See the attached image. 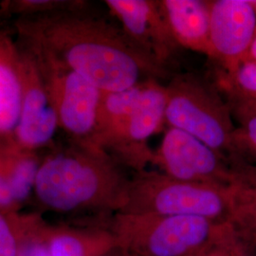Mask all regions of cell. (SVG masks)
I'll return each instance as SVG.
<instances>
[{
  "instance_id": "1",
  "label": "cell",
  "mask_w": 256,
  "mask_h": 256,
  "mask_svg": "<svg viewBox=\"0 0 256 256\" xmlns=\"http://www.w3.org/2000/svg\"><path fill=\"white\" fill-rule=\"evenodd\" d=\"M18 40L52 55L102 92H117L162 76L122 28L86 9L14 20Z\"/></svg>"
},
{
  "instance_id": "2",
  "label": "cell",
  "mask_w": 256,
  "mask_h": 256,
  "mask_svg": "<svg viewBox=\"0 0 256 256\" xmlns=\"http://www.w3.org/2000/svg\"><path fill=\"white\" fill-rule=\"evenodd\" d=\"M129 182L106 151L70 140L42 158L34 194L44 209L58 214L113 216L126 206Z\"/></svg>"
},
{
  "instance_id": "3",
  "label": "cell",
  "mask_w": 256,
  "mask_h": 256,
  "mask_svg": "<svg viewBox=\"0 0 256 256\" xmlns=\"http://www.w3.org/2000/svg\"><path fill=\"white\" fill-rule=\"evenodd\" d=\"M120 212L229 221V187L184 182L144 170L130 178L126 203Z\"/></svg>"
},
{
  "instance_id": "4",
  "label": "cell",
  "mask_w": 256,
  "mask_h": 256,
  "mask_svg": "<svg viewBox=\"0 0 256 256\" xmlns=\"http://www.w3.org/2000/svg\"><path fill=\"white\" fill-rule=\"evenodd\" d=\"M165 120L234 160L232 110L210 84L192 74L174 77L166 86Z\"/></svg>"
},
{
  "instance_id": "5",
  "label": "cell",
  "mask_w": 256,
  "mask_h": 256,
  "mask_svg": "<svg viewBox=\"0 0 256 256\" xmlns=\"http://www.w3.org/2000/svg\"><path fill=\"white\" fill-rule=\"evenodd\" d=\"M218 223L196 216L117 212L108 227L117 248L130 256H187L209 238Z\"/></svg>"
},
{
  "instance_id": "6",
  "label": "cell",
  "mask_w": 256,
  "mask_h": 256,
  "mask_svg": "<svg viewBox=\"0 0 256 256\" xmlns=\"http://www.w3.org/2000/svg\"><path fill=\"white\" fill-rule=\"evenodd\" d=\"M16 41L36 61L54 106L59 128L72 142L93 144L102 90L45 50Z\"/></svg>"
},
{
  "instance_id": "7",
  "label": "cell",
  "mask_w": 256,
  "mask_h": 256,
  "mask_svg": "<svg viewBox=\"0 0 256 256\" xmlns=\"http://www.w3.org/2000/svg\"><path fill=\"white\" fill-rule=\"evenodd\" d=\"M152 164L160 172L180 180L229 187L236 162L202 140L178 128H169L154 151Z\"/></svg>"
},
{
  "instance_id": "8",
  "label": "cell",
  "mask_w": 256,
  "mask_h": 256,
  "mask_svg": "<svg viewBox=\"0 0 256 256\" xmlns=\"http://www.w3.org/2000/svg\"><path fill=\"white\" fill-rule=\"evenodd\" d=\"M167 104L166 86L153 78L144 82V88L119 140L106 151L122 166L136 173L152 164L154 151L148 140L162 128Z\"/></svg>"
},
{
  "instance_id": "9",
  "label": "cell",
  "mask_w": 256,
  "mask_h": 256,
  "mask_svg": "<svg viewBox=\"0 0 256 256\" xmlns=\"http://www.w3.org/2000/svg\"><path fill=\"white\" fill-rule=\"evenodd\" d=\"M18 45L23 99L14 140L21 149L38 152L52 144L59 128V120L34 55Z\"/></svg>"
},
{
  "instance_id": "10",
  "label": "cell",
  "mask_w": 256,
  "mask_h": 256,
  "mask_svg": "<svg viewBox=\"0 0 256 256\" xmlns=\"http://www.w3.org/2000/svg\"><path fill=\"white\" fill-rule=\"evenodd\" d=\"M104 3L130 40L160 68H162L180 48L168 26L160 1L106 0Z\"/></svg>"
},
{
  "instance_id": "11",
  "label": "cell",
  "mask_w": 256,
  "mask_h": 256,
  "mask_svg": "<svg viewBox=\"0 0 256 256\" xmlns=\"http://www.w3.org/2000/svg\"><path fill=\"white\" fill-rule=\"evenodd\" d=\"M210 44L228 75L236 72L256 37V10L248 0L210 1Z\"/></svg>"
},
{
  "instance_id": "12",
  "label": "cell",
  "mask_w": 256,
  "mask_h": 256,
  "mask_svg": "<svg viewBox=\"0 0 256 256\" xmlns=\"http://www.w3.org/2000/svg\"><path fill=\"white\" fill-rule=\"evenodd\" d=\"M22 99L20 48L10 32L0 28V146L14 142Z\"/></svg>"
},
{
  "instance_id": "13",
  "label": "cell",
  "mask_w": 256,
  "mask_h": 256,
  "mask_svg": "<svg viewBox=\"0 0 256 256\" xmlns=\"http://www.w3.org/2000/svg\"><path fill=\"white\" fill-rule=\"evenodd\" d=\"M165 18L180 46L214 59L210 44V1H160Z\"/></svg>"
},
{
  "instance_id": "14",
  "label": "cell",
  "mask_w": 256,
  "mask_h": 256,
  "mask_svg": "<svg viewBox=\"0 0 256 256\" xmlns=\"http://www.w3.org/2000/svg\"><path fill=\"white\" fill-rule=\"evenodd\" d=\"M46 241L50 256H101L117 248L108 225L80 226L46 221Z\"/></svg>"
},
{
  "instance_id": "15",
  "label": "cell",
  "mask_w": 256,
  "mask_h": 256,
  "mask_svg": "<svg viewBox=\"0 0 256 256\" xmlns=\"http://www.w3.org/2000/svg\"><path fill=\"white\" fill-rule=\"evenodd\" d=\"M144 82L124 90L102 92L93 144L108 151L119 140L142 94Z\"/></svg>"
},
{
  "instance_id": "16",
  "label": "cell",
  "mask_w": 256,
  "mask_h": 256,
  "mask_svg": "<svg viewBox=\"0 0 256 256\" xmlns=\"http://www.w3.org/2000/svg\"><path fill=\"white\" fill-rule=\"evenodd\" d=\"M41 162L37 152L21 149L14 140L0 146V166L20 206L34 194Z\"/></svg>"
},
{
  "instance_id": "17",
  "label": "cell",
  "mask_w": 256,
  "mask_h": 256,
  "mask_svg": "<svg viewBox=\"0 0 256 256\" xmlns=\"http://www.w3.org/2000/svg\"><path fill=\"white\" fill-rule=\"evenodd\" d=\"M229 194L230 222L256 228V166L236 162Z\"/></svg>"
},
{
  "instance_id": "18",
  "label": "cell",
  "mask_w": 256,
  "mask_h": 256,
  "mask_svg": "<svg viewBox=\"0 0 256 256\" xmlns=\"http://www.w3.org/2000/svg\"><path fill=\"white\" fill-rule=\"evenodd\" d=\"M18 242L16 256H50L46 244V220L38 212H12Z\"/></svg>"
},
{
  "instance_id": "19",
  "label": "cell",
  "mask_w": 256,
  "mask_h": 256,
  "mask_svg": "<svg viewBox=\"0 0 256 256\" xmlns=\"http://www.w3.org/2000/svg\"><path fill=\"white\" fill-rule=\"evenodd\" d=\"M86 7V2L76 0H3L0 2V19L34 18L84 10Z\"/></svg>"
},
{
  "instance_id": "20",
  "label": "cell",
  "mask_w": 256,
  "mask_h": 256,
  "mask_svg": "<svg viewBox=\"0 0 256 256\" xmlns=\"http://www.w3.org/2000/svg\"><path fill=\"white\" fill-rule=\"evenodd\" d=\"M187 256H252L247 254L241 247L236 227L230 221H223L216 224L209 238Z\"/></svg>"
},
{
  "instance_id": "21",
  "label": "cell",
  "mask_w": 256,
  "mask_h": 256,
  "mask_svg": "<svg viewBox=\"0 0 256 256\" xmlns=\"http://www.w3.org/2000/svg\"><path fill=\"white\" fill-rule=\"evenodd\" d=\"M239 122L234 136V160H256V116L234 114Z\"/></svg>"
},
{
  "instance_id": "22",
  "label": "cell",
  "mask_w": 256,
  "mask_h": 256,
  "mask_svg": "<svg viewBox=\"0 0 256 256\" xmlns=\"http://www.w3.org/2000/svg\"><path fill=\"white\" fill-rule=\"evenodd\" d=\"M12 214V212L0 210V256H18V242Z\"/></svg>"
},
{
  "instance_id": "23",
  "label": "cell",
  "mask_w": 256,
  "mask_h": 256,
  "mask_svg": "<svg viewBox=\"0 0 256 256\" xmlns=\"http://www.w3.org/2000/svg\"><path fill=\"white\" fill-rule=\"evenodd\" d=\"M21 207L16 202L9 180L0 166V210L4 212H16L21 210Z\"/></svg>"
},
{
  "instance_id": "24",
  "label": "cell",
  "mask_w": 256,
  "mask_h": 256,
  "mask_svg": "<svg viewBox=\"0 0 256 256\" xmlns=\"http://www.w3.org/2000/svg\"><path fill=\"white\" fill-rule=\"evenodd\" d=\"M232 106H230L232 114H247L256 116V99H245L230 97Z\"/></svg>"
},
{
  "instance_id": "25",
  "label": "cell",
  "mask_w": 256,
  "mask_h": 256,
  "mask_svg": "<svg viewBox=\"0 0 256 256\" xmlns=\"http://www.w3.org/2000/svg\"><path fill=\"white\" fill-rule=\"evenodd\" d=\"M101 256H130L126 252H124L122 250H120L119 248H114L113 250H111L110 252H106L104 254H102Z\"/></svg>"
},
{
  "instance_id": "26",
  "label": "cell",
  "mask_w": 256,
  "mask_h": 256,
  "mask_svg": "<svg viewBox=\"0 0 256 256\" xmlns=\"http://www.w3.org/2000/svg\"><path fill=\"white\" fill-rule=\"evenodd\" d=\"M248 58L252 59V60H254L256 61V37L252 45V48L250 50V52H248Z\"/></svg>"
}]
</instances>
